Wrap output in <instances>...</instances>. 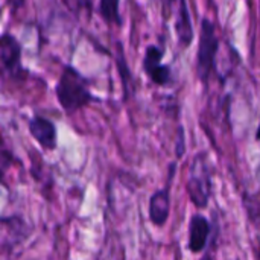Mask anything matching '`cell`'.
Segmentation results:
<instances>
[{
    "label": "cell",
    "mask_w": 260,
    "mask_h": 260,
    "mask_svg": "<svg viewBox=\"0 0 260 260\" xmlns=\"http://www.w3.org/2000/svg\"><path fill=\"white\" fill-rule=\"evenodd\" d=\"M177 163H172L169 166V177L166 181V186L163 189L155 190L149 198V207H148V216L154 227H165V224L169 219L171 215V184L175 175Z\"/></svg>",
    "instance_id": "8992f818"
},
{
    "label": "cell",
    "mask_w": 260,
    "mask_h": 260,
    "mask_svg": "<svg viewBox=\"0 0 260 260\" xmlns=\"http://www.w3.org/2000/svg\"><path fill=\"white\" fill-rule=\"evenodd\" d=\"M212 236H213V227L210 221L201 213H193L189 221L187 250L192 254L204 253L209 248Z\"/></svg>",
    "instance_id": "52a82bcc"
},
{
    "label": "cell",
    "mask_w": 260,
    "mask_h": 260,
    "mask_svg": "<svg viewBox=\"0 0 260 260\" xmlns=\"http://www.w3.org/2000/svg\"><path fill=\"white\" fill-rule=\"evenodd\" d=\"M245 206H247V212H248L250 219L256 224H260V201L259 203H250L247 200Z\"/></svg>",
    "instance_id": "5bb4252c"
},
{
    "label": "cell",
    "mask_w": 260,
    "mask_h": 260,
    "mask_svg": "<svg viewBox=\"0 0 260 260\" xmlns=\"http://www.w3.org/2000/svg\"><path fill=\"white\" fill-rule=\"evenodd\" d=\"M163 56L165 50L158 44H148L142 61L143 72L158 87H166L172 82V67L163 62Z\"/></svg>",
    "instance_id": "277c9868"
},
{
    "label": "cell",
    "mask_w": 260,
    "mask_h": 260,
    "mask_svg": "<svg viewBox=\"0 0 260 260\" xmlns=\"http://www.w3.org/2000/svg\"><path fill=\"white\" fill-rule=\"evenodd\" d=\"M9 9H11V14H17L26 3V0H6Z\"/></svg>",
    "instance_id": "9a60e30c"
},
{
    "label": "cell",
    "mask_w": 260,
    "mask_h": 260,
    "mask_svg": "<svg viewBox=\"0 0 260 260\" xmlns=\"http://www.w3.org/2000/svg\"><path fill=\"white\" fill-rule=\"evenodd\" d=\"M186 190L190 198V203L198 210L207 209L213 193V171L207 151H200L193 157L189 168Z\"/></svg>",
    "instance_id": "7a4b0ae2"
},
{
    "label": "cell",
    "mask_w": 260,
    "mask_h": 260,
    "mask_svg": "<svg viewBox=\"0 0 260 260\" xmlns=\"http://www.w3.org/2000/svg\"><path fill=\"white\" fill-rule=\"evenodd\" d=\"M27 131L32 136V139L46 151H55L58 146V131L55 123L43 117L40 114H35L29 123H27Z\"/></svg>",
    "instance_id": "30bf717a"
},
{
    "label": "cell",
    "mask_w": 260,
    "mask_h": 260,
    "mask_svg": "<svg viewBox=\"0 0 260 260\" xmlns=\"http://www.w3.org/2000/svg\"><path fill=\"white\" fill-rule=\"evenodd\" d=\"M171 12L174 14V32L177 43L181 49H189L192 46L195 32L187 0H177Z\"/></svg>",
    "instance_id": "9c48e42d"
},
{
    "label": "cell",
    "mask_w": 260,
    "mask_h": 260,
    "mask_svg": "<svg viewBox=\"0 0 260 260\" xmlns=\"http://www.w3.org/2000/svg\"><path fill=\"white\" fill-rule=\"evenodd\" d=\"M91 5H93V0H82V6L87 8L88 11L91 9Z\"/></svg>",
    "instance_id": "2e32d148"
},
{
    "label": "cell",
    "mask_w": 260,
    "mask_h": 260,
    "mask_svg": "<svg viewBox=\"0 0 260 260\" xmlns=\"http://www.w3.org/2000/svg\"><path fill=\"white\" fill-rule=\"evenodd\" d=\"M55 96L67 116L88 107L98 98L90 90V81L70 64L62 66L55 85Z\"/></svg>",
    "instance_id": "6da1fadb"
},
{
    "label": "cell",
    "mask_w": 260,
    "mask_h": 260,
    "mask_svg": "<svg viewBox=\"0 0 260 260\" xmlns=\"http://www.w3.org/2000/svg\"><path fill=\"white\" fill-rule=\"evenodd\" d=\"M256 257H257V259H260V248L257 250V251H256Z\"/></svg>",
    "instance_id": "ac0fdd59"
},
{
    "label": "cell",
    "mask_w": 260,
    "mask_h": 260,
    "mask_svg": "<svg viewBox=\"0 0 260 260\" xmlns=\"http://www.w3.org/2000/svg\"><path fill=\"white\" fill-rule=\"evenodd\" d=\"M21 43L9 32H3L0 37V59L2 70L11 79H21L26 70L21 66Z\"/></svg>",
    "instance_id": "5b68a950"
},
{
    "label": "cell",
    "mask_w": 260,
    "mask_h": 260,
    "mask_svg": "<svg viewBox=\"0 0 260 260\" xmlns=\"http://www.w3.org/2000/svg\"><path fill=\"white\" fill-rule=\"evenodd\" d=\"M114 59H116V67H117L119 76H120L122 88H123V99L126 101L129 98V91H131L133 73H131V69H129L128 62H126V58H125V53H123V46H122L120 41L116 43V55H114Z\"/></svg>",
    "instance_id": "8fae6325"
},
{
    "label": "cell",
    "mask_w": 260,
    "mask_h": 260,
    "mask_svg": "<svg viewBox=\"0 0 260 260\" xmlns=\"http://www.w3.org/2000/svg\"><path fill=\"white\" fill-rule=\"evenodd\" d=\"M98 12L108 26L120 27L123 24V18L120 15V0H99Z\"/></svg>",
    "instance_id": "7c38bea8"
},
{
    "label": "cell",
    "mask_w": 260,
    "mask_h": 260,
    "mask_svg": "<svg viewBox=\"0 0 260 260\" xmlns=\"http://www.w3.org/2000/svg\"><path fill=\"white\" fill-rule=\"evenodd\" d=\"M219 52V38L216 35V29L212 20L204 17L200 26V41L197 50L195 72L198 79L207 85L210 81V75L216 67V56Z\"/></svg>",
    "instance_id": "3957f363"
},
{
    "label": "cell",
    "mask_w": 260,
    "mask_h": 260,
    "mask_svg": "<svg viewBox=\"0 0 260 260\" xmlns=\"http://www.w3.org/2000/svg\"><path fill=\"white\" fill-rule=\"evenodd\" d=\"M0 224H2V248H3V251L14 250L15 247L23 244L32 232V227L27 225V222L18 215L3 216Z\"/></svg>",
    "instance_id": "ba28073f"
},
{
    "label": "cell",
    "mask_w": 260,
    "mask_h": 260,
    "mask_svg": "<svg viewBox=\"0 0 260 260\" xmlns=\"http://www.w3.org/2000/svg\"><path fill=\"white\" fill-rule=\"evenodd\" d=\"M256 140L260 142V120H259V126H257V131H256Z\"/></svg>",
    "instance_id": "e0dca14e"
},
{
    "label": "cell",
    "mask_w": 260,
    "mask_h": 260,
    "mask_svg": "<svg viewBox=\"0 0 260 260\" xmlns=\"http://www.w3.org/2000/svg\"><path fill=\"white\" fill-rule=\"evenodd\" d=\"M186 152V139H184V128L180 125L177 129V140H175V155L181 158Z\"/></svg>",
    "instance_id": "4fadbf2b"
}]
</instances>
